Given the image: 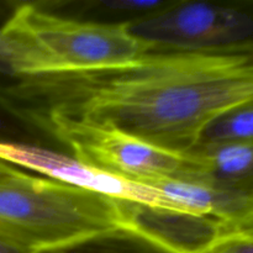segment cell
<instances>
[{"instance_id":"cell-14","label":"cell","mask_w":253,"mask_h":253,"mask_svg":"<svg viewBox=\"0 0 253 253\" xmlns=\"http://www.w3.org/2000/svg\"><path fill=\"white\" fill-rule=\"evenodd\" d=\"M11 6H12V2H9V4H2V2H0V34H1L2 25H4L10 10H11ZM0 76L9 77V78L12 79L11 69H10L9 63H7L6 58H5L4 56V51H2L1 39H0Z\"/></svg>"},{"instance_id":"cell-4","label":"cell","mask_w":253,"mask_h":253,"mask_svg":"<svg viewBox=\"0 0 253 253\" xmlns=\"http://www.w3.org/2000/svg\"><path fill=\"white\" fill-rule=\"evenodd\" d=\"M126 27L152 51L253 54V0L169 1Z\"/></svg>"},{"instance_id":"cell-15","label":"cell","mask_w":253,"mask_h":253,"mask_svg":"<svg viewBox=\"0 0 253 253\" xmlns=\"http://www.w3.org/2000/svg\"><path fill=\"white\" fill-rule=\"evenodd\" d=\"M34 251L17 244L10 237L0 234V253H32Z\"/></svg>"},{"instance_id":"cell-11","label":"cell","mask_w":253,"mask_h":253,"mask_svg":"<svg viewBox=\"0 0 253 253\" xmlns=\"http://www.w3.org/2000/svg\"><path fill=\"white\" fill-rule=\"evenodd\" d=\"M236 141H253V99L225 111L208 124L197 146Z\"/></svg>"},{"instance_id":"cell-8","label":"cell","mask_w":253,"mask_h":253,"mask_svg":"<svg viewBox=\"0 0 253 253\" xmlns=\"http://www.w3.org/2000/svg\"><path fill=\"white\" fill-rule=\"evenodd\" d=\"M180 211L209 215L239 229H253V192L208 182L162 180L148 184Z\"/></svg>"},{"instance_id":"cell-7","label":"cell","mask_w":253,"mask_h":253,"mask_svg":"<svg viewBox=\"0 0 253 253\" xmlns=\"http://www.w3.org/2000/svg\"><path fill=\"white\" fill-rule=\"evenodd\" d=\"M0 160L11 166L35 170L48 179L98 193L114 199H125L152 207L178 210L155 187L131 182L82 163L73 156L37 145L0 138Z\"/></svg>"},{"instance_id":"cell-5","label":"cell","mask_w":253,"mask_h":253,"mask_svg":"<svg viewBox=\"0 0 253 253\" xmlns=\"http://www.w3.org/2000/svg\"><path fill=\"white\" fill-rule=\"evenodd\" d=\"M82 163L131 182H200L202 165L192 153H175L118 131L69 127L51 136Z\"/></svg>"},{"instance_id":"cell-13","label":"cell","mask_w":253,"mask_h":253,"mask_svg":"<svg viewBox=\"0 0 253 253\" xmlns=\"http://www.w3.org/2000/svg\"><path fill=\"white\" fill-rule=\"evenodd\" d=\"M212 253H253V229L227 240Z\"/></svg>"},{"instance_id":"cell-9","label":"cell","mask_w":253,"mask_h":253,"mask_svg":"<svg viewBox=\"0 0 253 253\" xmlns=\"http://www.w3.org/2000/svg\"><path fill=\"white\" fill-rule=\"evenodd\" d=\"M188 153L202 165L200 182L253 192V141L200 145Z\"/></svg>"},{"instance_id":"cell-6","label":"cell","mask_w":253,"mask_h":253,"mask_svg":"<svg viewBox=\"0 0 253 253\" xmlns=\"http://www.w3.org/2000/svg\"><path fill=\"white\" fill-rule=\"evenodd\" d=\"M115 204L119 226L168 253H212L220 245L245 231L209 215L125 199H115Z\"/></svg>"},{"instance_id":"cell-16","label":"cell","mask_w":253,"mask_h":253,"mask_svg":"<svg viewBox=\"0 0 253 253\" xmlns=\"http://www.w3.org/2000/svg\"><path fill=\"white\" fill-rule=\"evenodd\" d=\"M17 170L19 169H16L14 166L9 165V163L0 160V177H6V175L14 174V173L17 172Z\"/></svg>"},{"instance_id":"cell-1","label":"cell","mask_w":253,"mask_h":253,"mask_svg":"<svg viewBox=\"0 0 253 253\" xmlns=\"http://www.w3.org/2000/svg\"><path fill=\"white\" fill-rule=\"evenodd\" d=\"M253 99V54L150 51L128 63L0 83V114L51 137L69 127L118 131L175 153Z\"/></svg>"},{"instance_id":"cell-3","label":"cell","mask_w":253,"mask_h":253,"mask_svg":"<svg viewBox=\"0 0 253 253\" xmlns=\"http://www.w3.org/2000/svg\"><path fill=\"white\" fill-rule=\"evenodd\" d=\"M119 227L114 198L21 170L0 177V234L31 251Z\"/></svg>"},{"instance_id":"cell-2","label":"cell","mask_w":253,"mask_h":253,"mask_svg":"<svg viewBox=\"0 0 253 253\" xmlns=\"http://www.w3.org/2000/svg\"><path fill=\"white\" fill-rule=\"evenodd\" d=\"M0 39L12 79L119 66L152 51L126 22L68 16L42 2H12Z\"/></svg>"},{"instance_id":"cell-12","label":"cell","mask_w":253,"mask_h":253,"mask_svg":"<svg viewBox=\"0 0 253 253\" xmlns=\"http://www.w3.org/2000/svg\"><path fill=\"white\" fill-rule=\"evenodd\" d=\"M169 1L163 0H90V1H81L78 5L76 2H71L69 5L76 6L78 14L84 16L88 14L99 15V16H113L123 17L124 22L132 21L137 17L152 14L157 10L162 9ZM73 11L61 12V14L69 15Z\"/></svg>"},{"instance_id":"cell-17","label":"cell","mask_w":253,"mask_h":253,"mask_svg":"<svg viewBox=\"0 0 253 253\" xmlns=\"http://www.w3.org/2000/svg\"><path fill=\"white\" fill-rule=\"evenodd\" d=\"M7 132H9V125H7L6 120H5V116L0 114V136Z\"/></svg>"},{"instance_id":"cell-10","label":"cell","mask_w":253,"mask_h":253,"mask_svg":"<svg viewBox=\"0 0 253 253\" xmlns=\"http://www.w3.org/2000/svg\"><path fill=\"white\" fill-rule=\"evenodd\" d=\"M32 253H168L130 230L119 229Z\"/></svg>"}]
</instances>
